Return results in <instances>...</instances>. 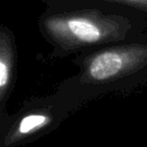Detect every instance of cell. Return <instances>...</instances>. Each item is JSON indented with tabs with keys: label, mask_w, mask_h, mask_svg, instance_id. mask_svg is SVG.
<instances>
[{
	"label": "cell",
	"mask_w": 147,
	"mask_h": 147,
	"mask_svg": "<svg viewBox=\"0 0 147 147\" xmlns=\"http://www.w3.org/2000/svg\"><path fill=\"white\" fill-rule=\"evenodd\" d=\"M41 26L52 41L70 51L123 39L127 31V21L95 11H80L47 16Z\"/></svg>",
	"instance_id": "1"
},
{
	"label": "cell",
	"mask_w": 147,
	"mask_h": 147,
	"mask_svg": "<svg viewBox=\"0 0 147 147\" xmlns=\"http://www.w3.org/2000/svg\"><path fill=\"white\" fill-rule=\"evenodd\" d=\"M147 64V45H125L102 49L87 59L84 82L106 83L138 71Z\"/></svg>",
	"instance_id": "2"
},
{
	"label": "cell",
	"mask_w": 147,
	"mask_h": 147,
	"mask_svg": "<svg viewBox=\"0 0 147 147\" xmlns=\"http://www.w3.org/2000/svg\"><path fill=\"white\" fill-rule=\"evenodd\" d=\"M53 121V116L47 110H34L30 111L17 121V123L10 129L3 139V147H13L21 142L25 138L41 131L48 126Z\"/></svg>",
	"instance_id": "3"
},
{
	"label": "cell",
	"mask_w": 147,
	"mask_h": 147,
	"mask_svg": "<svg viewBox=\"0 0 147 147\" xmlns=\"http://www.w3.org/2000/svg\"><path fill=\"white\" fill-rule=\"evenodd\" d=\"M14 69V47L10 33L6 29L0 33V100L5 103L11 86Z\"/></svg>",
	"instance_id": "4"
},
{
	"label": "cell",
	"mask_w": 147,
	"mask_h": 147,
	"mask_svg": "<svg viewBox=\"0 0 147 147\" xmlns=\"http://www.w3.org/2000/svg\"><path fill=\"white\" fill-rule=\"evenodd\" d=\"M109 1H116V2H122L127 6H132L142 10L147 11V0H109Z\"/></svg>",
	"instance_id": "5"
}]
</instances>
